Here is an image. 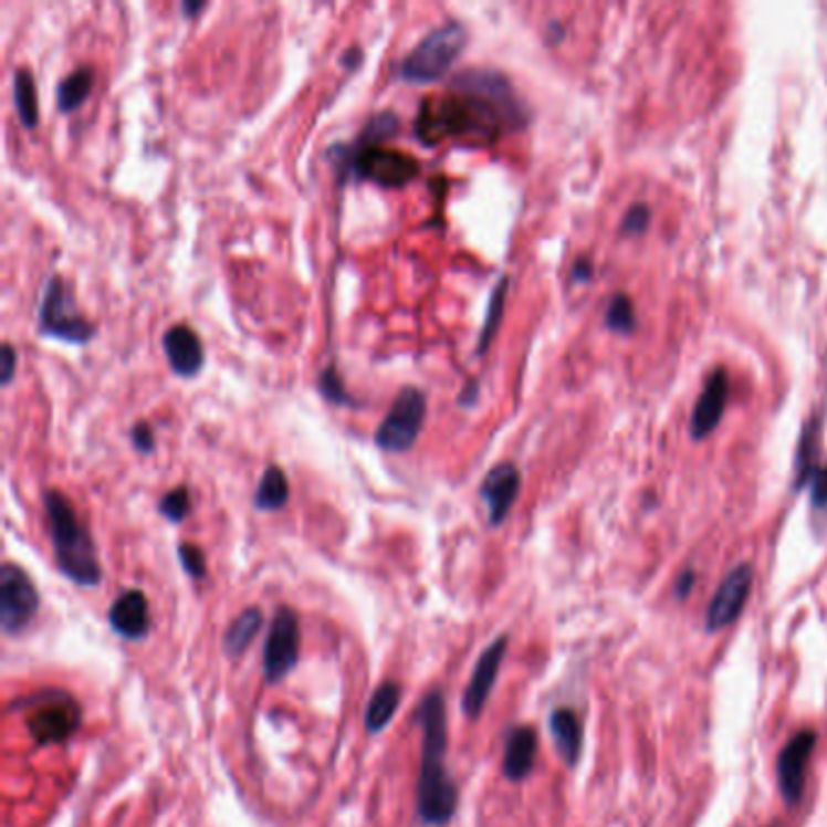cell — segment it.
<instances>
[{
  "instance_id": "obj_30",
  "label": "cell",
  "mask_w": 827,
  "mask_h": 827,
  "mask_svg": "<svg viewBox=\"0 0 827 827\" xmlns=\"http://www.w3.org/2000/svg\"><path fill=\"white\" fill-rule=\"evenodd\" d=\"M321 391L325 398H331V404H349V396L343 391L341 376H337L335 367H328L321 376Z\"/></svg>"
},
{
  "instance_id": "obj_11",
  "label": "cell",
  "mask_w": 827,
  "mask_h": 827,
  "mask_svg": "<svg viewBox=\"0 0 827 827\" xmlns=\"http://www.w3.org/2000/svg\"><path fill=\"white\" fill-rule=\"evenodd\" d=\"M505 653H507V636H500L483 650L479 662H475L471 680L467 684V692H463L461 697V711L467 713L469 719H479L483 713L485 701L491 699V692L500 674V666H503V660H505Z\"/></svg>"
},
{
  "instance_id": "obj_20",
  "label": "cell",
  "mask_w": 827,
  "mask_h": 827,
  "mask_svg": "<svg viewBox=\"0 0 827 827\" xmlns=\"http://www.w3.org/2000/svg\"><path fill=\"white\" fill-rule=\"evenodd\" d=\"M398 706H400V684L398 682L379 684L376 687V692L371 694L367 711H365V729L369 733H381L396 716Z\"/></svg>"
},
{
  "instance_id": "obj_27",
  "label": "cell",
  "mask_w": 827,
  "mask_h": 827,
  "mask_svg": "<svg viewBox=\"0 0 827 827\" xmlns=\"http://www.w3.org/2000/svg\"><path fill=\"white\" fill-rule=\"evenodd\" d=\"M396 132H398V117L394 115V112H381V115L369 119L365 132H362L359 146H376L384 139H388V136H394Z\"/></svg>"
},
{
  "instance_id": "obj_3",
  "label": "cell",
  "mask_w": 827,
  "mask_h": 827,
  "mask_svg": "<svg viewBox=\"0 0 827 827\" xmlns=\"http://www.w3.org/2000/svg\"><path fill=\"white\" fill-rule=\"evenodd\" d=\"M44 510L59 570L75 585L97 587L103 583L97 548L87 526L75 515L69 498L59 491H46Z\"/></svg>"
},
{
  "instance_id": "obj_16",
  "label": "cell",
  "mask_w": 827,
  "mask_h": 827,
  "mask_svg": "<svg viewBox=\"0 0 827 827\" xmlns=\"http://www.w3.org/2000/svg\"><path fill=\"white\" fill-rule=\"evenodd\" d=\"M163 349H166L168 365L178 376H195L205 365V349L199 335L187 325H172L163 335Z\"/></svg>"
},
{
  "instance_id": "obj_28",
  "label": "cell",
  "mask_w": 827,
  "mask_h": 827,
  "mask_svg": "<svg viewBox=\"0 0 827 827\" xmlns=\"http://www.w3.org/2000/svg\"><path fill=\"white\" fill-rule=\"evenodd\" d=\"M178 558L182 563L185 573L190 575V578L195 580H202L207 575V561H205V554L202 548L195 546V544H180L178 546Z\"/></svg>"
},
{
  "instance_id": "obj_5",
  "label": "cell",
  "mask_w": 827,
  "mask_h": 827,
  "mask_svg": "<svg viewBox=\"0 0 827 827\" xmlns=\"http://www.w3.org/2000/svg\"><path fill=\"white\" fill-rule=\"evenodd\" d=\"M28 709V729L36 745L64 743L81 729V704L61 689L34 694Z\"/></svg>"
},
{
  "instance_id": "obj_32",
  "label": "cell",
  "mask_w": 827,
  "mask_h": 827,
  "mask_svg": "<svg viewBox=\"0 0 827 827\" xmlns=\"http://www.w3.org/2000/svg\"><path fill=\"white\" fill-rule=\"evenodd\" d=\"M646 223H648V209L641 205V207H636V209L629 211V217H626V221H624V231L638 233V231L646 229Z\"/></svg>"
},
{
  "instance_id": "obj_26",
  "label": "cell",
  "mask_w": 827,
  "mask_h": 827,
  "mask_svg": "<svg viewBox=\"0 0 827 827\" xmlns=\"http://www.w3.org/2000/svg\"><path fill=\"white\" fill-rule=\"evenodd\" d=\"M505 290H507V280H500V284L495 286V292L491 296V304H488V318L483 323V333H481V343H479V355H483L485 349H488V345H491V337L495 335L500 316H503Z\"/></svg>"
},
{
  "instance_id": "obj_29",
  "label": "cell",
  "mask_w": 827,
  "mask_h": 827,
  "mask_svg": "<svg viewBox=\"0 0 827 827\" xmlns=\"http://www.w3.org/2000/svg\"><path fill=\"white\" fill-rule=\"evenodd\" d=\"M607 323L614 331H621V333L634 328V308L629 304V299L626 296L614 299V304L609 306V313H607Z\"/></svg>"
},
{
  "instance_id": "obj_10",
  "label": "cell",
  "mask_w": 827,
  "mask_h": 827,
  "mask_svg": "<svg viewBox=\"0 0 827 827\" xmlns=\"http://www.w3.org/2000/svg\"><path fill=\"white\" fill-rule=\"evenodd\" d=\"M299 617L290 607L274 611L270 631L265 638V653H262V670H265L268 684H278L290 677L299 662Z\"/></svg>"
},
{
  "instance_id": "obj_2",
  "label": "cell",
  "mask_w": 827,
  "mask_h": 827,
  "mask_svg": "<svg viewBox=\"0 0 827 827\" xmlns=\"http://www.w3.org/2000/svg\"><path fill=\"white\" fill-rule=\"evenodd\" d=\"M416 721L422 731V760L418 776V818L422 825L444 827L457 813L459 788L451 779L444 757L449 745L447 704L442 692L422 697Z\"/></svg>"
},
{
  "instance_id": "obj_12",
  "label": "cell",
  "mask_w": 827,
  "mask_h": 827,
  "mask_svg": "<svg viewBox=\"0 0 827 827\" xmlns=\"http://www.w3.org/2000/svg\"><path fill=\"white\" fill-rule=\"evenodd\" d=\"M750 587H752L750 566H737L729 573V578L721 583V587L709 605V611H706L709 631H721L723 626H729L741 617L745 601L750 597Z\"/></svg>"
},
{
  "instance_id": "obj_19",
  "label": "cell",
  "mask_w": 827,
  "mask_h": 827,
  "mask_svg": "<svg viewBox=\"0 0 827 827\" xmlns=\"http://www.w3.org/2000/svg\"><path fill=\"white\" fill-rule=\"evenodd\" d=\"M548 725H551V735H554V743L561 752V757L573 767V764L580 760V750H583V729H580L578 716H575L570 709H558L551 713Z\"/></svg>"
},
{
  "instance_id": "obj_22",
  "label": "cell",
  "mask_w": 827,
  "mask_h": 827,
  "mask_svg": "<svg viewBox=\"0 0 827 827\" xmlns=\"http://www.w3.org/2000/svg\"><path fill=\"white\" fill-rule=\"evenodd\" d=\"M286 503H290V481H286V475L278 463H272L260 479L255 491V507L262 512H274L282 510Z\"/></svg>"
},
{
  "instance_id": "obj_34",
  "label": "cell",
  "mask_w": 827,
  "mask_h": 827,
  "mask_svg": "<svg viewBox=\"0 0 827 827\" xmlns=\"http://www.w3.org/2000/svg\"><path fill=\"white\" fill-rule=\"evenodd\" d=\"M0 359H3V386H8L12 381V376H15V349H12V345H3V349H0Z\"/></svg>"
},
{
  "instance_id": "obj_21",
  "label": "cell",
  "mask_w": 827,
  "mask_h": 827,
  "mask_svg": "<svg viewBox=\"0 0 827 827\" xmlns=\"http://www.w3.org/2000/svg\"><path fill=\"white\" fill-rule=\"evenodd\" d=\"M262 629V611L258 607L243 609L238 617L231 621L229 631L223 636V650L231 658H241L248 646L255 641L258 631Z\"/></svg>"
},
{
  "instance_id": "obj_9",
  "label": "cell",
  "mask_w": 827,
  "mask_h": 827,
  "mask_svg": "<svg viewBox=\"0 0 827 827\" xmlns=\"http://www.w3.org/2000/svg\"><path fill=\"white\" fill-rule=\"evenodd\" d=\"M40 609V593H36L30 575L15 563H6L0 568V626L8 636L28 629Z\"/></svg>"
},
{
  "instance_id": "obj_31",
  "label": "cell",
  "mask_w": 827,
  "mask_h": 827,
  "mask_svg": "<svg viewBox=\"0 0 827 827\" xmlns=\"http://www.w3.org/2000/svg\"><path fill=\"white\" fill-rule=\"evenodd\" d=\"M154 432H150V428L146 422H136L132 428V444L134 449H139L142 454H148L150 449H154Z\"/></svg>"
},
{
  "instance_id": "obj_7",
  "label": "cell",
  "mask_w": 827,
  "mask_h": 827,
  "mask_svg": "<svg viewBox=\"0 0 827 827\" xmlns=\"http://www.w3.org/2000/svg\"><path fill=\"white\" fill-rule=\"evenodd\" d=\"M425 410H428V400L425 394L416 386L400 388L394 406L388 408L386 418L381 420L379 430H376L374 440L386 451H406L418 440Z\"/></svg>"
},
{
  "instance_id": "obj_14",
  "label": "cell",
  "mask_w": 827,
  "mask_h": 827,
  "mask_svg": "<svg viewBox=\"0 0 827 827\" xmlns=\"http://www.w3.org/2000/svg\"><path fill=\"white\" fill-rule=\"evenodd\" d=\"M520 471L512 463H498V467L485 473L481 483V498L488 505V520H491L493 526L503 524L510 515V510L520 495Z\"/></svg>"
},
{
  "instance_id": "obj_15",
  "label": "cell",
  "mask_w": 827,
  "mask_h": 827,
  "mask_svg": "<svg viewBox=\"0 0 827 827\" xmlns=\"http://www.w3.org/2000/svg\"><path fill=\"white\" fill-rule=\"evenodd\" d=\"M109 626L124 641H142L150 629L148 599L142 590H124L109 607Z\"/></svg>"
},
{
  "instance_id": "obj_33",
  "label": "cell",
  "mask_w": 827,
  "mask_h": 827,
  "mask_svg": "<svg viewBox=\"0 0 827 827\" xmlns=\"http://www.w3.org/2000/svg\"><path fill=\"white\" fill-rule=\"evenodd\" d=\"M813 505L816 507L827 505V469L813 475Z\"/></svg>"
},
{
  "instance_id": "obj_35",
  "label": "cell",
  "mask_w": 827,
  "mask_h": 827,
  "mask_svg": "<svg viewBox=\"0 0 827 827\" xmlns=\"http://www.w3.org/2000/svg\"><path fill=\"white\" fill-rule=\"evenodd\" d=\"M205 8H207L205 3H185V6H182L185 15H190V18H192V15H197V12H199V10H205Z\"/></svg>"
},
{
  "instance_id": "obj_17",
  "label": "cell",
  "mask_w": 827,
  "mask_h": 827,
  "mask_svg": "<svg viewBox=\"0 0 827 827\" xmlns=\"http://www.w3.org/2000/svg\"><path fill=\"white\" fill-rule=\"evenodd\" d=\"M725 398H729V379H725V374L719 369L709 376L704 391H701L697 400V408L692 416V435L697 437V440H701V437H709L713 428H716L719 420L723 418Z\"/></svg>"
},
{
  "instance_id": "obj_6",
  "label": "cell",
  "mask_w": 827,
  "mask_h": 827,
  "mask_svg": "<svg viewBox=\"0 0 827 827\" xmlns=\"http://www.w3.org/2000/svg\"><path fill=\"white\" fill-rule=\"evenodd\" d=\"M40 331L71 345H85L95 335V325L81 316L66 282L59 274L49 280L44 290L40 306Z\"/></svg>"
},
{
  "instance_id": "obj_23",
  "label": "cell",
  "mask_w": 827,
  "mask_h": 827,
  "mask_svg": "<svg viewBox=\"0 0 827 827\" xmlns=\"http://www.w3.org/2000/svg\"><path fill=\"white\" fill-rule=\"evenodd\" d=\"M91 91H93V71L87 66L75 69L59 83L56 105L61 112H64V115H69V112L78 109L85 103V97L91 95Z\"/></svg>"
},
{
  "instance_id": "obj_1",
  "label": "cell",
  "mask_w": 827,
  "mask_h": 827,
  "mask_svg": "<svg viewBox=\"0 0 827 827\" xmlns=\"http://www.w3.org/2000/svg\"><path fill=\"white\" fill-rule=\"evenodd\" d=\"M522 117L503 75L473 69L451 81L449 93L422 100L416 117V134L425 146L459 139L473 146L493 144L503 129Z\"/></svg>"
},
{
  "instance_id": "obj_8",
  "label": "cell",
  "mask_w": 827,
  "mask_h": 827,
  "mask_svg": "<svg viewBox=\"0 0 827 827\" xmlns=\"http://www.w3.org/2000/svg\"><path fill=\"white\" fill-rule=\"evenodd\" d=\"M349 168L359 180H369L381 187H404L416 180L420 163L410 154L388 146H357Z\"/></svg>"
},
{
  "instance_id": "obj_18",
  "label": "cell",
  "mask_w": 827,
  "mask_h": 827,
  "mask_svg": "<svg viewBox=\"0 0 827 827\" xmlns=\"http://www.w3.org/2000/svg\"><path fill=\"white\" fill-rule=\"evenodd\" d=\"M538 737L530 725H517L505 737V755H503V774L510 782H522L534 770Z\"/></svg>"
},
{
  "instance_id": "obj_24",
  "label": "cell",
  "mask_w": 827,
  "mask_h": 827,
  "mask_svg": "<svg viewBox=\"0 0 827 827\" xmlns=\"http://www.w3.org/2000/svg\"><path fill=\"white\" fill-rule=\"evenodd\" d=\"M12 93H15V107L20 122L28 129H34L40 122V107H36V87L34 78L28 69H18L15 78H12Z\"/></svg>"
},
{
  "instance_id": "obj_4",
  "label": "cell",
  "mask_w": 827,
  "mask_h": 827,
  "mask_svg": "<svg viewBox=\"0 0 827 827\" xmlns=\"http://www.w3.org/2000/svg\"><path fill=\"white\" fill-rule=\"evenodd\" d=\"M463 44H467V30H463L461 22L447 20L437 24L410 49L398 69V75L408 83L440 81L461 54Z\"/></svg>"
},
{
  "instance_id": "obj_13",
  "label": "cell",
  "mask_w": 827,
  "mask_h": 827,
  "mask_svg": "<svg viewBox=\"0 0 827 827\" xmlns=\"http://www.w3.org/2000/svg\"><path fill=\"white\" fill-rule=\"evenodd\" d=\"M813 747H816V733L800 731L796 737H792V741L784 745L779 760H776L779 786L788 804H798L800 794H804L806 764L810 760Z\"/></svg>"
},
{
  "instance_id": "obj_25",
  "label": "cell",
  "mask_w": 827,
  "mask_h": 827,
  "mask_svg": "<svg viewBox=\"0 0 827 827\" xmlns=\"http://www.w3.org/2000/svg\"><path fill=\"white\" fill-rule=\"evenodd\" d=\"M158 510H160V515L166 517L168 522H175V524L182 522L187 515H190V510H192L190 491H187L185 485L172 488V491H168L166 495L160 498Z\"/></svg>"
}]
</instances>
